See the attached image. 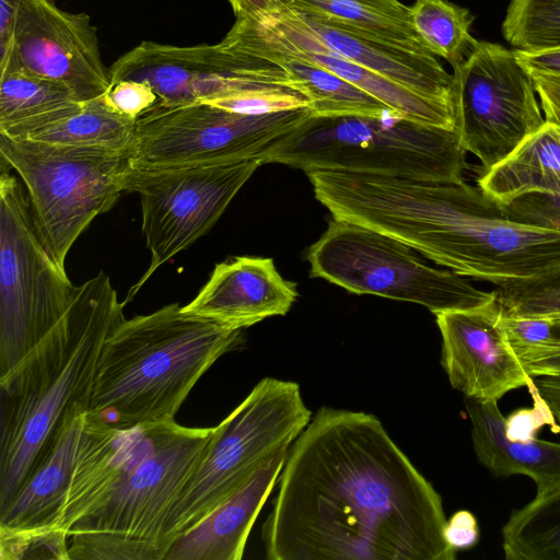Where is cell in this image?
<instances>
[{
    "instance_id": "cell-1",
    "label": "cell",
    "mask_w": 560,
    "mask_h": 560,
    "mask_svg": "<svg viewBox=\"0 0 560 560\" xmlns=\"http://www.w3.org/2000/svg\"><path fill=\"white\" fill-rule=\"evenodd\" d=\"M442 498L371 413L320 408L289 448L269 560H454Z\"/></svg>"
},
{
    "instance_id": "cell-2",
    "label": "cell",
    "mask_w": 560,
    "mask_h": 560,
    "mask_svg": "<svg viewBox=\"0 0 560 560\" xmlns=\"http://www.w3.org/2000/svg\"><path fill=\"white\" fill-rule=\"evenodd\" d=\"M213 432L214 427L187 428L175 420L115 427L88 412L57 529L69 537L119 534L167 551V514Z\"/></svg>"
},
{
    "instance_id": "cell-3",
    "label": "cell",
    "mask_w": 560,
    "mask_h": 560,
    "mask_svg": "<svg viewBox=\"0 0 560 560\" xmlns=\"http://www.w3.org/2000/svg\"><path fill=\"white\" fill-rule=\"evenodd\" d=\"M374 225L436 265L498 288L560 272V231L510 219L464 179L389 178Z\"/></svg>"
},
{
    "instance_id": "cell-4",
    "label": "cell",
    "mask_w": 560,
    "mask_h": 560,
    "mask_svg": "<svg viewBox=\"0 0 560 560\" xmlns=\"http://www.w3.org/2000/svg\"><path fill=\"white\" fill-rule=\"evenodd\" d=\"M125 302L98 272L75 287L59 324L0 377V510L15 495L66 417L89 410L105 339Z\"/></svg>"
},
{
    "instance_id": "cell-5",
    "label": "cell",
    "mask_w": 560,
    "mask_h": 560,
    "mask_svg": "<svg viewBox=\"0 0 560 560\" xmlns=\"http://www.w3.org/2000/svg\"><path fill=\"white\" fill-rule=\"evenodd\" d=\"M242 343V329L177 303L124 318L102 347L88 412L115 427L175 420L198 380Z\"/></svg>"
},
{
    "instance_id": "cell-6",
    "label": "cell",
    "mask_w": 560,
    "mask_h": 560,
    "mask_svg": "<svg viewBox=\"0 0 560 560\" xmlns=\"http://www.w3.org/2000/svg\"><path fill=\"white\" fill-rule=\"evenodd\" d=\"M467 152L455 130L397 114L310 116L257 160L311 171L411 178L464 179Z\"/></svg>"
},
{
    "instance_id": "cell-7",
    "label": "cell",
    "mask_w": 560,
    "mask_h": 560,
    "mask_svg": "<svg viewBox=\"0 0 560 560\" xmlns=\"http://www.w3.org/2000/svg\"><path fill=\"white\" fill-rule=\"evenodd\" d=\"M300 386L265 377L217 427L166 518L167 549L243 488L279 450L291 446L311 421Z\"/></svg>"
},
{
    "instance_id": "cell-8",
    "label": "cell",
    "mask_w": 560,
    "mask_h": 560,
    "mask_svg": "<svg viewBox=\"0 0 560 560\" xmlns=\"http://www.w3.org/2000/svg\"><path fill=\"white\" fill-rule=\"evenodd\" d=\"M2 164L26 186L31 206L57 264L97 215L125 191L128 152L50 144L0 135Z\"/></svg>"
},
{
    "instance_id": "cell-9",
    "label": "cell",
    "mask_w": 560,
    "mask_h": 560,
    "mask_svg": "<svg viewBox=\"0 0 560 560\" xmlns=\"http://www.w3.org/2000/svg\"><path fill=\"white\" fill-rule=\"evenodd\" d=\"M310 275L354 294L424 306L434 315L494 296L450 269L431 267L405 243L372 228L332 219L306 255Z\"/></svg>"
},
{
    "instance_id": "cell-10",
    "label": "cell",
    "mask_w": 560,
    "mask_h": 560,
    "mask_svg": "<svg viewBox=\"0 0 560 560\" xmlns=\"http://www.w3.org/2000/svg\"><path fill=\"white\" fill-rule=\"evenodd\" d=\"M75 287L51 254L28 195L0 176V377L63 318Z\"/></svg>"
},
{
    "instance_id": "cell-11",
    "label": "cell",
    "mask_w": 560,
    "mask_h": 560,
    "mask_svg": "<svg viewBox=\"0 0 560 560\" xmlns=\"http://www.w3.org/2000/svg\"><path fill=\"white\" fill-rule=\"evenodd\" d=\"M453 70L454 130L486 172L546 122L534 80L514 50L477 39Z\"/></svg>"
},
{
    "instance_id": "cell-12",
    "label": "cell",
    "mask_w": 560,
    "mask_h": 560,
    "mask_svg": "<svg viewBox=\"0 0 560 560\" xmlns=\"http://www.w3.org/2000/svg\"><path fill=\"white\" fill-rule=\"evenodd\" d=\"M310 116V107L252 116L202 102L156 104L136 120L130 164L162 168L257 159Z\"/></svg>"
},
{
    "instance_id": "cell-13",
    "label": "cell",
    "mask_w": 560,
    "mask_h": 560,
    "mask_svg": "<svg viewBox=\"0 0 560 560\" xmlns=\"http://www.w3.org/2000/svg\"><path fill=\"white\" fill-rule=\"evenodd\" d=\"M257 159L162 168L130 166L125 191L140 197L142 233L151 261L125 303L163 264L189 247L219 220L260 166Z\"/></svg>"
},
{
    "instance_id": "cell-14",
    "label": "cell",
    "mask_w": 560,
    "mask_h": 560,
    "mask_svg": "<svg viewBox=\"0 0 560 560\" xmlns=\"http://www.w3.org/2000/svg\"><path fill=\"white\" fill-rule=\"evenodd\" d=\"M0 46V74L21 71L54 81L81 103L101 98L112 88L91 18L63 11L51 0H20Z\"/></svg>"
},
{
    "instance_id": "cell-15",
    "label": "cell",
    "mask_w": 560,
    "mask_h": 560,
    "mask_svg": "<svg viewBox=\"0 0 560 560\" xmlns=\"http://www.w3.org/2000/svg\"><path fill=\"white\" fill-rule=\"evenodd\" d=\"M235 15L231 32L260 39L300 57L377 98L413 121L455 129L453 104L428 98L389 81L326 46L285 0H226Z\"/></svg>"
},
{
    "instance_id": "cell-16",
    "label": "cell",
    "mask_w": 560,
    "mask_h": 560,
    "mask_svg": "<svg viewBox=\"0 0 560 560\" xmlns=\"http://www.w3.org/2000/svg\"><path fill=\"white\" fill-rule=\"evenodd\" d=\"M112 84L133 80L149 84L158 104L182 105L228 95L261 83L248 56L220 44L173 46L142 42L108 69Z\"/></svg>"
},
{
    "instance_id": "cell-17",
    "label": "cell",
    "mask_w": 560,
    "mask_h": 560,
    "mask_svg": "<svg viewBox=\"0 0 560 560\" xmlns=\"http://www.w3.org/2000/svg\"><path fill=\"white\" fill-rule=\"evenodd\" d=\"M494 290L487 303L435 314L442 338L441 364L464 397L499 401L511 390L533 387V377L512 350Z\"/></svg>"
},
{
    "instance_id": "cell-18",
    "label": "cell",
    "mask_w": 560,
    "mask_h": 560,
    "mask_svg": "<svg viewBox=\"0 0 560 560\" xmlns=\"http://www.w3.org/2000/svg\"><path fill=\"white\" fill-rule=\"evenodd\" d=\"M298 298L271 258L240 256L217 264L209 280L183 311L230 329H244L285 315Z\"/></svg>"
},
{
    "instance_id": "cell-19",
    "label": "cell",
    "mask_w": 560,
    "mask_h": 560,
    "mask_svg": "<svg viewBox=\"0 0 560 560\" xmlns=\"http://www.w3.org/2000/svg\"><path fill=\"white\" fill-rule=\"evenodd\" d=\"M86 416L84 408L77 407L66 417L32 472L0 510V533L57 529L82 445Z\"/></svg>"
},
{
    "instance_id": "cell-20",
    "label": "cell",
    "mask_w": 560,
    "mask_h": 560,
    "mask_svg": "<svg viewBox=\"0 0 560 560\" xmlns=\"http://www.w3.org/2000/svg\"><path fill=\"white\" fill-rule=\"evenodd\" d=\"M290 446L275 453L230 499L174 538L164 560H240L250 529L283 468Z\"/></svg>"
},
{
    "instance_id": "cell-21",
    "label": "cell",
    "mask_w": 560,
    "mask_h": 560,
    "mask_svg": "<svg viewBox=\"0 0 560 560\" xmlns=\"http://www.w3.org/2000/svg\"><path fill=\"white\" fill-rule=\"evenodd\" d=\"M219 44L231 51L264 59L271 83L290 88L305 96L312 116L397 114L377 98L325 69L255 37L229 31Z\"/></svg>"
},
{
    "instance_id": "cell-22",
    "label": "cell",
    "mask_w": 560,
    "mask_h": 560,
    "mask_svg": "<svg viewBox=\"0 0 560 560\" xmlns=\"http://www.w3.org/2000/svg\"><path fill=\"white\" fill-rule=\"evenodd\" d=\"M464 406L471 424L472 448L491 475L527 476L536 486L537 497L560 489V442L510 440L498 401L464 397Z\"/></svg>"
},
{
    "instance_id": "cell-23",
    "label": "cell",
    "mask_w": 560,
    "mask_h": 560,
    "mask_svg": "<svg viewBox=\"0 0 560 560\" xmlns=\"http://www.w3.org/2000/svg\"><path fill=\"white\" fill-rule=\"evenodd\" d=\"M311 20L366 40L432 55L410 21L409 7L398 0H285Z\"/></svg>"
},
{
    "instance_id": "cell-24",
    "label": "cell",
    "mask_w": 560,
    "mask_h": 560,
    "mask_svg": "<svg viewBox=\"0 0 560 560\" xmlns=\"http://www.w3.org/2000/svg\"><path fill=\"white\" fill-rule=\"evenodd\" d=\"M477 186L499 205L528 194L560 196V126L546 121L504 160L480 173Z\"/></svg>"
},
{
    "instance_id": "cell-25",
    "label": "cell",
    "mask_w": 560,
    "mask_h": 560,
    "mask_svg": "<svg viewBox=\"0 0 560 560\" xmlns=\"http://www.w3.org/2000/svg\"><path fill=\"white\" fill-rule=\"evenodd\" d=\"M63 85L21 71L0 74V135L19 139L81 110Z\"/></svg>"
},
{
    "instance_id": "cell-26",
    "label": "cell",
    "mask_w": 560,
    "mask_h": 560,
    "mask_svg": "<svg viewBox=\"0 0 560 560\" xmlns=\"http://www.w3.org/2000/svg\"><path fill=\"white\" fill-rule=\"evenodd\" d=\"M103 97L84 103L77 114L19 139L130 153L135 142L136 120L110 109Z\"/></svg>"
},
{
    "instance_id": "cell-27",
    "label": "cell",
    "mask_w": 560,
    "mask_h": 560,
    "mask_svg": "<svg viewBox=\"0 0 560 560\" xmlns=\"http://www.w3.org/2000/svg\"><path fill=\"white\" fill-rule=\"evenodd\" d=\"M502 549L506 560H560V489L512 512Z\"/></svg>"
},
{
    "instance_id": "cell-28",
    "label": "cell",
    "mask_w": 560,
    "mask_h": 560,
    "mask_svg": "<svg viewBox=\"0 0 560 560\" xmlns=\"http://www.w3.org/2000/svg\"><path fill=\"white\" fill-rule=\"evenodd\" d=\"M409 10L412 27L424 47L453 69L459 66L476 40L470 34L475 19L469 10L448 0H416Z\"/></svg>"
},
{
    "instance_id": "cell-29",
    "label": "cell",
    "mask_w": 560,
    "mask_h": 560,
    "mask_svg": "<svg viewBox=\"0 0 560 560\" xmlns=\"http://www.w3.org/2000/svg\"><path fill=\"white\" fill-rule=\"evenodd\" d=\"M502 34L516 50L560 48V0H511Z\"/></svg>"
},
{
    "instance_id": "cell-30",
    "label": "cell",
    "mask_w": 560,
    "mask_h": 560,
    "mask_svg": "<svg viewBox=\"0 0 560 560\" xmlns=\"http://www.w3.org/2000/svg\"><path fill=\"white\" fill-rule=\"evenodd\" d=\"M68 547L69 560H164L159 544L113 533H78Z\"/></svg>"
},
{
    "instance_id": "cell-31",
    "label": "cell",
    "mask_w": 560,
    "mask_h": 560,
    "mask_svg": "<svg viewBox=\"0 0 560 560\" xmlns=\"http://www.w3.org/2000/svg\"><path fill=\"white\" fill-rule=\"evenodd\" d=\"M495 292L505 315L560 319V272L498 288Z\"/></svg>"
},
{
    "instance_id": "cell-32",
    "label": "cell",
    "mask_w": 560,
    "mask_h": 560,
    "mask_svg": "<svg viewBox=\"0 0 560 560\" xmlns=\"http://www.w3.org/2000/svg\"><path fill=\"white\" fill-rule=\"evenodd\" d=\"M502 320L510 346L526 371L559 351L560 340L555 332L552 319L503 313Z\"/></svg>"
},
{
    "instance_id": "cell-33",
    "label": "cell",
    "mask_w": 560,
    "mask_h": 560,
    "mask_svg": "<svg viewBox=\"0 0 560 560\" xmlns=\"http://www.w3.org/2000/svg\"><path fill=\"white\" fill-rule=\"evenodd\" d=\"M202 103L232 113L252 116L310 107L307 98L301 93L290 88L276 85H255L228 95L202 101Z\"/></svg>"
},
{
    "instance_id": "cell-34",
    "label": "cell",
    "mask_w": 560,
    "mask_h": 560,
    "mask_svg": "<svg viewBox=\"0 0 560 560\" xmlns=\"http://www.w3.org/2000/svg\"><path fill=\"white\" fill-rule=\"evenodd\" d=\"M57 529L30 533H0V559L69 560L67 538Z\"/></svg>"
},
{
    "instance_id": "cell-35",
    "label": "cell",
    "mask_w": 560,
    "mask_h": 560,
    "mask_svg": "<svg viewBox=\"0 0 560 560\" xmlns=\"http://www.w3.org/2000/svg\"><path fill=\"white\" fill-rule=\"evenodd\" d=\"M512 220L560 231V196L528 194L500 205Z\"/></svg>"
},
{
    "instance_id": "cell-36",
    "label": "cell",
    "mask_w": 560,
    "mask_h": 560,
    "mask_svg": "<svg viewBox=\"0 0 560 560\" xmlns=\"http://www.w3.org/2000/svg\"><path fill=\"white\" fill-rule=\"evenodd\" d=\"M103 98L110 109L132 120H137L159 102L149 84L133 80L112 84Z\"/></svg>"
},
{
    "instance_id": "cell-37",
    "label": "cell",
    "mask_w": 560,
    "mask_h": 560,
    "mask_svg": "<svg viewBox=\"0 0 560 560\" xmlns=\"http://www.w3.org/2000/svg\"><path fill=\"white\" fill-rule=\"evenodd\" d=\"M534 398L532 408L518 409L505 418V434L512 441L528 442L536 439V432L545 424L557 425V422L538 395L534 383L529 389Z\"/></svg>"
},
{
    "instance_id": "cell-38",
    "label": "cell",
    "mask_w": 560,
    "mask_h": 560,
    "mask_svg": "<svg viewBox=\"0 0 560 560\" xmlns=\"http://www.w3.org/2000/svg\"><path fill=\"white\" fill-rule=\"evenodd\" d=\"M444 534L456 551L474 547L480 535L476 517L466 510L457 511L446 521Z\"/></svg>"
},
{
    "instance_id": "cell-39",
    "label": "cell",
    "mask_w": 560,
    "mask_h": 560,
    "mask_svg": "<svg viewBox=\"0 0 560 560\" xmlns=\"http://www.w3.org/2000/svg\"><path fill=\"white\" fill-rule=\"evenodd\" d=\"M546 121L560 126V75L529 71Z\"/></svg>"
},
{
    "instance_id": "cell-40",
    "label": "cell",
    "mask_w": 560,
    "mask_h": 560,
    "mask_svg": "<svg viewBox=\"0 0 560 560\" xmlns=\"http://www.w3.org/2000/svg\"><path fill=\"white\" fill-rule=\"evenodd\" d=\"M517 60L528 70L560 75V48L523 51L514 49Z\"/></svg>"
},
{
    "instance_id": "cell-41",
    "label": "cell",
    "mask_w": 560,
    "mask_h": 560,
    "mask_svg": "<svg viewBox=\"0 0 560 560\" xmlns=\"http://www.w3.org/2000/svg\"><path fill=\"white\" fill-rule=\"evenodd\" d=\"M534 386L560 425V374L533 377Z\"/></svg>"
},
{
    "instance_id": "cell-42",
    "label": "cell",
    "mask_w": 560,
    "mask_h": 560,
    "mask_svg": "<svg viewBox=\"0 0 560 560\" xmlns=\"http://www.w3.org/2000/svg\"><path fill=\"white\" fill-rule=\"evenodd\" d=\"M19 1L0 0V44L4 43L10 35Z\"/></svg>"
}]
</instances>
